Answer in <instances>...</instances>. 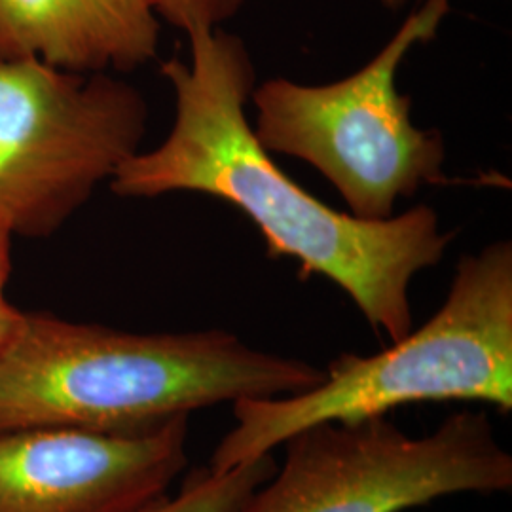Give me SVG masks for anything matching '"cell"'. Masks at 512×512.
Segmentation results:
<instances>
[{
    "label": "cell",
    "mask_w": 512,
    "mask_h": 512,
    "mask_svg": "<svg viewBox=\"0 0 512 512\" xmlns=\"http://www.w3.org/2000/svg\"><path fill=\"white\" fill-rule=\"evenodd\" d=\"M190 416L137 431L0 433V512H131L188 467Z\"/></svg>",
    "instance_id": "7"
},
{
    "label": "cell",
    "mask_w": 512,
    "mask_h": 512,
    "mask_svg": "<svg viewBox=\"0 0 512 512\" xmlns=\"http://www.w3.org/2000/svg\"><path fill=\"white\" fill-rule=\"evenodd\" d=\"M158 19L186 33V37L224 27L236 18L247 0H150Z\"/></svg>",
    "instance_id": "10"
},
{
    "label": "cell",
    "mask_w": 512,
    "mask_h": 512,
    "mask_svg": "<svg viewBox=\"0 0 512 512\" xmlns=\"http://www.w3.org/2000/svg\"><path fill=\"white\" fill-rule=\"evenodd\" d=\"M147 122L126 80L0 59L2 224L14 238L54 236L141 150Z\"/></svg>",
    "instance_id": "5"
},
{
    "label": "cell",
    "mask_w": 512,
    "mask_h": 512,
    "mask_svg": "<svg viewBox=\"0 0 512 512\" xmlns=\"http://www.w3.org/2000/svg\"><path fill=\"white\" fill-rule=\"evenodd\" d=\"M283 446L281 467L238 512H404L512 488V456L484 410L456 412L420 437L387 416L325 421Z\"/></svg>",
    "instance_id": "6"
},
{
    "label": "cell",
    "mask_w": 512,
    "mask_h": 512,
    "mask_svg": "<svg viewBox=\"0 0 512 512\" xmlns=\"http://www.w3.org/2000/svg\"><path fill=\"white\" fill-rule=\"evenodd\" d=\"M450 8V0H423L378 54L342 80L310 86L270 78L255 86L258 143L317 169L359 219H389L421 186L444 183V137L414 124L397 74L410 50L437 37Z\"/></svg>",
    "instance_id": "4"
},
{
    "label": "cell",
    "mask_w": 512,
    "mask_h": 512,
    "mask_svg": "<svg viewBox=\"0 0 512 512\" xmlns=\"http://www.w3.org/2000/svg\"><path fill=\"white\" fill-rule=\"evenodd\" d=\"M23 311L14 308L6 298L0 300V349L4 348L18 330Z\"/></svg>",
    "instance_id": "12"
},
{
    "label": "cell",
    "mask_w": 512,
    "mask_h": 512,
    "mask_svg": "<svg viewBox=\"0 0 512 512\" xmlns=\"http://www.w3.org/2000/svg\"><path fill=\"white\" fill-rule=\"evenodd\" d=\"M275 469L274 454L243 461L226 471L192 469L177 494L162 495L131 512H238Z\"/></svg>",
    "instance_id": "9"
},
{
    "label": "cell",
    "mask_w": 512,
    "mask_h": 512,
    "mask_svg": "<svg viewBox=\"0 0 512 512\" xmlns=\"http://www.w3.org/2000/svg\"><path fill=\"white\" fill-rule=\"evenodd\" d=\"M482 403L512 410V243L461 256L442 306L418 329L374 355L342 353L308 391L232 404L236 425L209 467L226 471L272 454L325 421L387 416L416 403Z\"/></svg>",
    "instance_id": "3"
},
{
    "label": "cell",
    "mask_w": 512,
    "mask_h": 512,
    "mask_svg": "<svg viewBox=\"0 0 512 512\" xmlns=\"http://www.w3.org/2000/svg\"><path fill=\"white\" fill-rule=\"evenodd\" d=\"M160 50L150 0H0V59L78 74L131 73Z\"/></svg>",
    "instance_id": "8"
},
{
    "label": "cell",
    "mask_w": 512,
    "mask_h": 512,
    "mask_svg": "<svg viewBox=\"0 0 512 512\" xmlns=\"http://www.w3.org/2000/svg\"><path fill=\"white\" fill-rule=\"evenodd\" d=\"M325 370L226 329L128 332L23 311L0 349V433L137 431L245 399L289 397Z\"/></svg>",
    "instance_id": "2"
},
{
    "label": "cell",
    "mask_w": 512,
    "mask_h": 512,
    "mask_svg": "<svg viewBox=\"0 0 512 512\" xmlns=\"http://www.w3.org/2000/svg\"><path fill=\"white\" fill-rule=\"evenodd\" d=\"M385 10L389 12H397V10H403L404 6L410 2V0H380Z\"/></svg>",
    "instance_id": "13"
},
{
    "label": "cell",
    "mask_w": 512,
    "mask_h": 512,
    "mask_svg": "<svg viewBox=\"0 0 512 512\" xmlns=\"http://www.w3.org/2000/svg\"><path fill=\"white\" fill-rule=\"evenodd\" d=\"M190 61L173 57L162 74L175 93L164 141L116 169L122 198L194 192L234 205L260 230L274 258H294L300 277L321 275L348 294L370 329L397 342L414 329L410 285L435 268L456 239L429 205L385 220L332 209L275 164L258 143L245 107L255 90L253 57L226 31L188 37Z\"/></svg>",
    "instance_id": "1"
},
{
    "label": "cell",
    "mask_w": 512,
    "mask_h": 512,
    "mask_svg": "<svg viewBox=\"0 0 512 512\" xmlns=\"http://www.w3.org/2000/svg\"><path fill=\"white\" fill-rule=\"evenodd\" d=\"M12 232L0 220V300H4V291L12 274Z\"/></svg>",
    "instance_id": "11"
}]
</instances>
